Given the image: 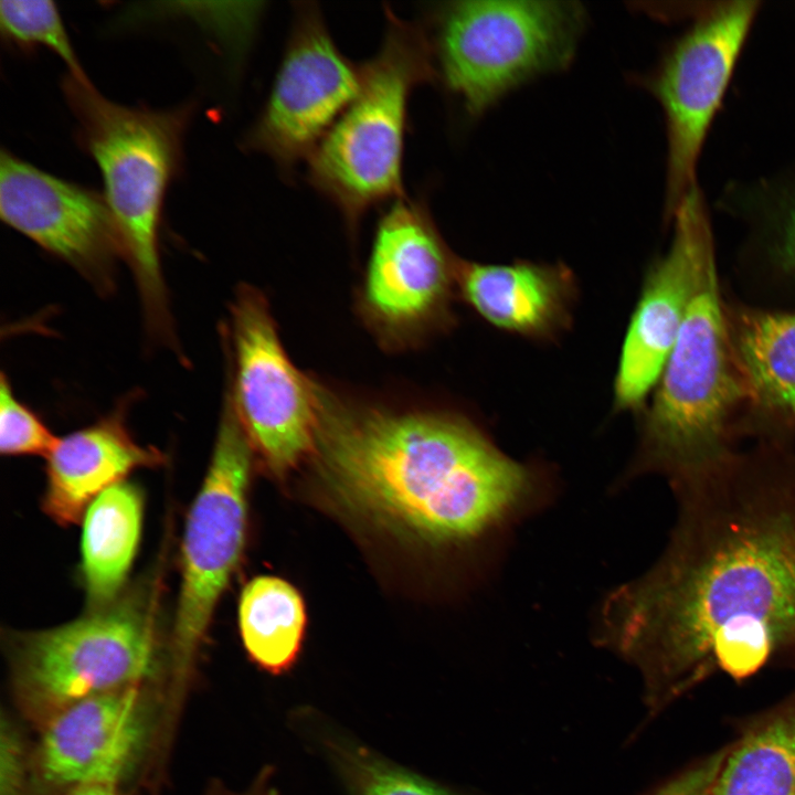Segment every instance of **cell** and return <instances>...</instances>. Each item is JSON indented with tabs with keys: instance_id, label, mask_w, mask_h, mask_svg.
I'll return each mask as SVG.
<instances>
[{
	"instance_id": "obj_7",
	"label": "cell",
	"mask_w": 795,
	"mask_h": 795,
	"mask_svg": "<svg viewBox=\"0 0 795 795\" xmlns=\"http://www.w3.org/2000/svg\"><path fill=\"white\" fill-rule=\"evenodd\" d=\"M152 604L131 593L60 627L14 636L12 681L24 709L44 723L81 700L141 686L156 671Z\"/></svg>"
},
{
	"instance_id": "obj_12",
	"label": "cell",
	"mask_w": 795,
	"mask_h": 795,
	"mask_svg": "<svg viewBox=\"0 0 795 795\" xmlns=\"http://www.w3.org/2000/svg\"><path fill=\"white\" fill-rule=\"evenodd\" d=\"M361 66L332 41L316 7L301 3L273 88L248 131V149L284 169L308 159L356 97Z\"/></svg>"
},
{
	"instance_id": "obj_20",
	"label": "cell",
	"mask_w": 795,
	"mask_h": 795,
	"mask_svg": "<svg viewBox=\"0 0 795 795\" xmlns=\"http://www.w3.org/2000/svg\"><path fill=\"white\" fill-rule=\"evenodd\" d=\"M728 319L752 402L795 421V312L742 309Z\"/></svg>"
},
{
	"instance_id": "obj_22",
	"label": "cell",
	"mask_w": 795,
	"mask_h": 795,
	"mask_svg": "<svg viewBox=\"0 0 795 795\" xmlns=\"http://www.w3.org/2000/svg\"><path fill=\"white\" fill-rule=\"evenodd\" d=\"M717 204L764 227L776 258L795 268V161L767 174L728 182Z\"/></svg>"
},
{
	"instance_id": "obj_24",
	"label": "cell",
	"mask_w": 795,
	"mask_h": 795,
	"mask_svg": "<svg viewBox=\"0 0 795 795\" xmlns=\"http://www.w3.org/2000/svg\"><path fill=\"white\" fill-rule=\"evenodd\" d=\"M0 25L9 42L22 47L45 46L66 64L70 75L88 82L54 2L1 1Z\"/></svg>"
},
{
	"instance_id": "obj_18",
	"label": "cell",
	"mask_w": 795,
	"mask_h": 795,
	"mask_svg": "<svg viewBox=\"0 0 795 795\" xmlns=\"http://www.w3.org/2000/svg\"><path fill=\"white\" fill-rule=\"evenodd\" d=\"M711 795H795V691L738 724Z\"/></svg>"
},
{
	"instance_id": "obj_16",
	"label": "cell",
	"mask_w": 795,
	"mask_h": 795,
	"mask_svg": "<svg viewBox=\"0 0 795 795\" xmlns=\"http://www.w3.org/2000/svg\"><path fill=\"white\" fill-rule=\"evenodd\" d=\"M46 459L43 509L55 522L68 526L81 521L88 505L130 471L158 466L165 457L139 445L121 414L114 413L59 438Z\"/></svg>"
},
{
	"instance_id": "obj_5",
	"label": "cell",
	"mask_w": 795,
	"mask_h": 795,
	"mask_svg": "<svg viewBox=\"0 0 795 795\" xmlns=\"http://www.w3.org/2000/svg\"><path fill=\"white\" fill-rule=\"evenodd\" d=\"M379 52L361 65L360 88L308 158L310 184L354 232L373 206L402 195V160L409 100L437 77L423 26L385 10Z\"/></svg>"
},
{
	"instance_id": "obj_27",
	"label": "cell",
	"mask_w": 795,
	"mask_h": 795,
	"mask_svg": "<svg viewBox=\"0 0 795 795\" xmlns=\"http://www.w3.org/2000/svg\"><path fill=\"white\" fill-rule=\"evenodd\" d=\"M0 795H22L24 756L20 735L6 716L1 719Z\"/></svg>"
},
{
	"instance_id": "obj_6",
	"label": "cell",
	"mask_w": 795,
	"mask_h": 795,
	"mask_svg": "<svg viewBox=\"0 0 795 795\" xmlns=\"http://www.w3.org/2000/svg\"><path fill=\"white\" fill-rule=\"evenodd\" d=\"M585 22L574 1L447 2L428 35L437 76L470 115L571 62Z\"/></svg>"
},
{
	"instance_id": "obj_29",
	"label": "cell",
	"mask_w": 795,
	"mask_h": 795,
	"mask_svg": "<svg viewBox=\"0 0 795 795\" xmlns=\"http://www.w3.org/2000/svg\"><path fill=\"white\" fill-rule=\"evenodd\" d=\"M116 783H89L70 788L65 795H118Z\"/></svg>"
},
{
	"instance_id": "obj_14",
	"label": "cell",
	"mask_w": 795,
	"mask_h": 795,
	"mask_svg": "<svg viewBox=\"0 0 795 795\" xmlns=\"http://www.w3.org/2000/svg\"><path fill=\"white\" fill-rule=\"evenodd\" d=\"M667 253L649 273L623 343L615 380L621 409L638 407L661 377L704 253L714 245L706 197L693 188L675 210Z\"/></svg>"
},
{
	"instance_id": "obj_21",
	"label": "cell",
	"mask_w": 795,
	"mask_h": 795,
	"mask_svg": "<svg viewBox=\"0 0 795 795\" xmlns=\"http://www.w3.org/2000/svg\"><path fill=\"white\" fill-rule=\"evenodd\" d=\"M306 610L299 592L271 575L251 580L239 605L240 633L250 658L272 675L296 662L306 628Z\"/></svg>"
},
{
	"instance_id": "obj_8",
	"label": "cell",
	"mask_w": 795,
	"mask_h": 795,
	"mask_svg": "<svg viewBox=\"0 0 795 795\" xmlns=\"http://www.w3.org/2000/svg\"><path fill=\"white\" fill-rule=\"evenodd\" d=\"M760 6L754 0L701 2L690 25L672 41L646 80L666 124V220L699 186L703 145Z\"/></svg>"
},
{
	"instance_id": "obj_9",
	"label": "cell",
	"mask_w": 795,
	"mask_h": 795,
	"mask_svg": "<svg viewBox=\"0 0 795 795\" xmlns=\"http://www.w3.org/2000/svg\"><path fill=\"white\" fill-rule=\"evenodd\" d=\"M252 457L253 448L226 398L210 466L186 524L171 637L177 675L188 672L241 558Z\"/></svg>"
},
{
	"instance_id": "obj_2",
	"label": "cell",
	"mask_w": 795,
	"mask_h": 795,
	"mask_svg": "<svg viewBox=\"0 0 795 795\" xmlns=\"http://www.w3.org/2000/svg\"><path fill=\"white\" fill-rule=\"evenodd\" d=\"M314 457L333 500L354 517L430 545L467 542L531 487L526 468L468 422L343 399L316 383Z\"/></svg>"
},
{
	"instance_id": "obj_28",
	"label": "cell",
	"mask_w": 795,
	"mask_h": 795,
	"mask_svg": "<svg viewBox=\"0 0 795 795\" xmlns=\"http://www.w3.org/2000/svg\"><path fill=\"white\" fill-rule=\"evenodd\" d=\"M272 775V768H264L253 785L244 793L234 794L230 792H221L218 795H278V792L273 784Z\"/></svg>"
},
{
	"instance_id": "obj_15",
	"label": "cell",
	"mask_w": 795,
	"mask_h": 795,
	"mask_svg": "<svg viewBox=\"0 0 795 795\" xmlns=\"http://www.w3.org/2000/svg\"><path fill=\"white\" fill-rule=\"evenodd\" d=\"M145 734L140 686L81 700L44 723L36 752L38 772L54 787L118 784L140 750Z\"/></svg>"
},
{
	"instance_id": "obj_23",
	"label": "cell",
	"mask_w": 795,
	"mask_h": 795,
	"mask_svg": "<svg viewBox=\"0 0 795 795\" xmlns=\"http://www.w3.org/2000/svg\"><path fill=\"white\" fill-rule=\"evenodd\" d=\"M324 745L350 795H453L346 738L327 736Z\"/></svg>"
},
{
	"instance_id": "obj_19",
	"label": "cell",
	"mask_w": 795,
	"mask_h": 795,
	"mask_svg": "<svg viewBox=\"0 0 795 795\" xmlns=\"http://www.w3.org/2000/svg\"><path fill=\"white\" fill-rule=\"evenodd\" d=\"M142 496L130 483L103 491L84 515L82 570L93 611L117 600L138 548Z\"/></svg>"
},
{
	"instance_id": "obj_3",
	"label": "cell",
	"mask_w": 795,
	"mask_h": 795,
	"mask_svg": "<svg viewBox=\"0 0 795 795\" xmlns=\"http://www.w3.org/2000/svg\"><path fill=\"white\" fill-rule=\"evenodd\" d=\"M63 91L76 117L81 144L100 170L104 199L140 295L146 326L151 336L172 344L159 229L167 189L181 165L191 108L119 105L72 75L64 78Z\"/></svg>"
},
{
	"instance_id": "obj_4",
	"label": "cell",
	"mask_w": 795,
	"mask_h": 795,
	"mask_svg": "<svg viewBox=\"0 0 795 795\" xmlns=\"http://www.w3.org/2000/svg\"><path fill=\"white\" fill-rule=\"evenodd\" d=\"M645 421L647 463L671 483L733 448V415L752 393L720 298L714 245L703 255L679 336Z\"/></svg>"
},
{
	"instance_id": "obj_17",
	"label": "cell",
	"mask_w": 795,
	"mask_h": 795,
	"mask_svg": "<svg viewBox=\"0 0 795 795\" xmlns=\"http://www.w3.org/2000/svg\"><path fill=\"white\" fill-rule=\"evenodd\" d=\"M463 298L494 326L545 335L565 318L571 282L565 268L532 263L489 265L457 259Z\"/></svg>"
},
{
	"instance_id": "obj_10",
	"label": "cell",
	"mask_w": 795,
	"mask_h": 795,
	"mask_svg": "<svg viewBox=\"0 0 795 795\" xmlns=\"http://www.w3.org/2000/svg\"><path fill=\"white\" fill-rule=\"evenodd\" d=\"M234 373L230 401L253 448L277 475L314 455L316 381L286 354L264 296L243 286L231 307Z\"/></svg>"
},
{
	"instance_id": "obj_25",
	"label": "cell",
	"mask_w": 795,
	"mask_h": 795,
	"mask_svg": "<svg viewBox=\"0 0 795 795\" xmlns=\"http://www.w3.org/2000/svg\"><path fill=\"white\" fill-rule=\"evenodd\" d=\"M57 439L43 421L13 393L4 373L0 384V451L6 455L47 457Z\"/></svg>"
},
{
	"instance_id": "obj_13",
	"label": "cell",
	"mask_w": 795,
	"mask_h": 795,
	"mask_svg": "<svg viewBox=\"0 0 795 795\" xmlns=\"http://www.w3.org/2000/svg\"><path fill=\"white\" fill-rule=\"evenodd\" d=\"M0 215L10 227L65 261L96 288H112L121 244L104 197L2 149Z\"/></svg>"
},
{
	"instance_id": "obj_26",
	"label": "cell",
	"mask_w": 795,
	"mask_h": 795,
	"mask_svg": "<svg viewBox=\"0 0 795 795\" xmlns=\"http://www.w3.org/2000/svg\"><path fill=\"white\" fill-rule=\"evenodd\" d=\"M729 744L699 759L651 795H711Z\"/></svg>"
},
{
	"instance_id": "obj_11",
	"label": "cell",
	"mask_w": 795,
	"mask_h": 795,
	"mask_svg": "<svg viewBox=\"0 0 795 795\" xmlns=\"http://www.w3.org/2000/svg\"><path fill=\"white\" fill-rule=\"evenodd\" d=\"M454 258L422 201L398 198L378 223L359 308L381 344H415L449 318Z\"/></svg>"
},
{
	"instance_id": "obj_1",
	"label": "cell",
	"mask_w": 795,
	"mask_h": 795,
	"mask_svg": "<svg viewBox=\"0 0 795 795\" xmlns=\"http://www.w3.org/2000/svg\"><path fill=\"white\" fill-rule=\"evenodd\" d=\"M671 485L669 544L617 614L650 704L717 672L742 682L770 666L795 671V455L734 451Z\"/></svg>"
}]
</instances>
